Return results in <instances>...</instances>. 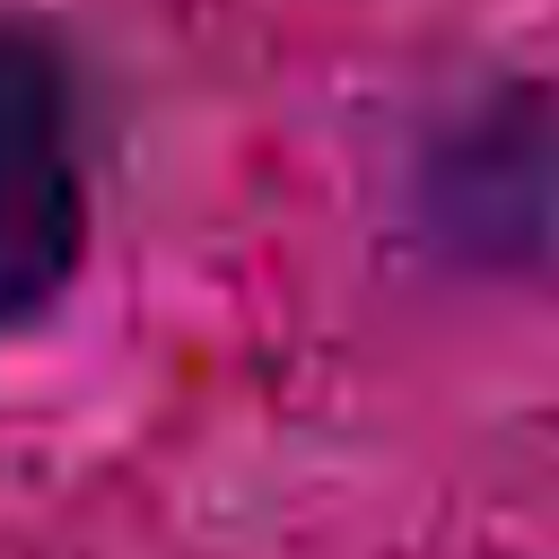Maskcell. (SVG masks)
Masks as SVG:
<instances>
[{
	"instance_id": "cell-1",
	"label": "cell",
	"mask_w": 559,
	"mask_h": 559,
	"mask_svg": "<svg viewBox=\"0 0 559 559\" xmlns=\"http://www.w3.org/2000/svg\"><path fill=\"white\" fill-rule=\"evenodd\" d=\"M87 262V148L70 52L0 17V332L44 323Z\"/></svg>"
}]
</instances>
